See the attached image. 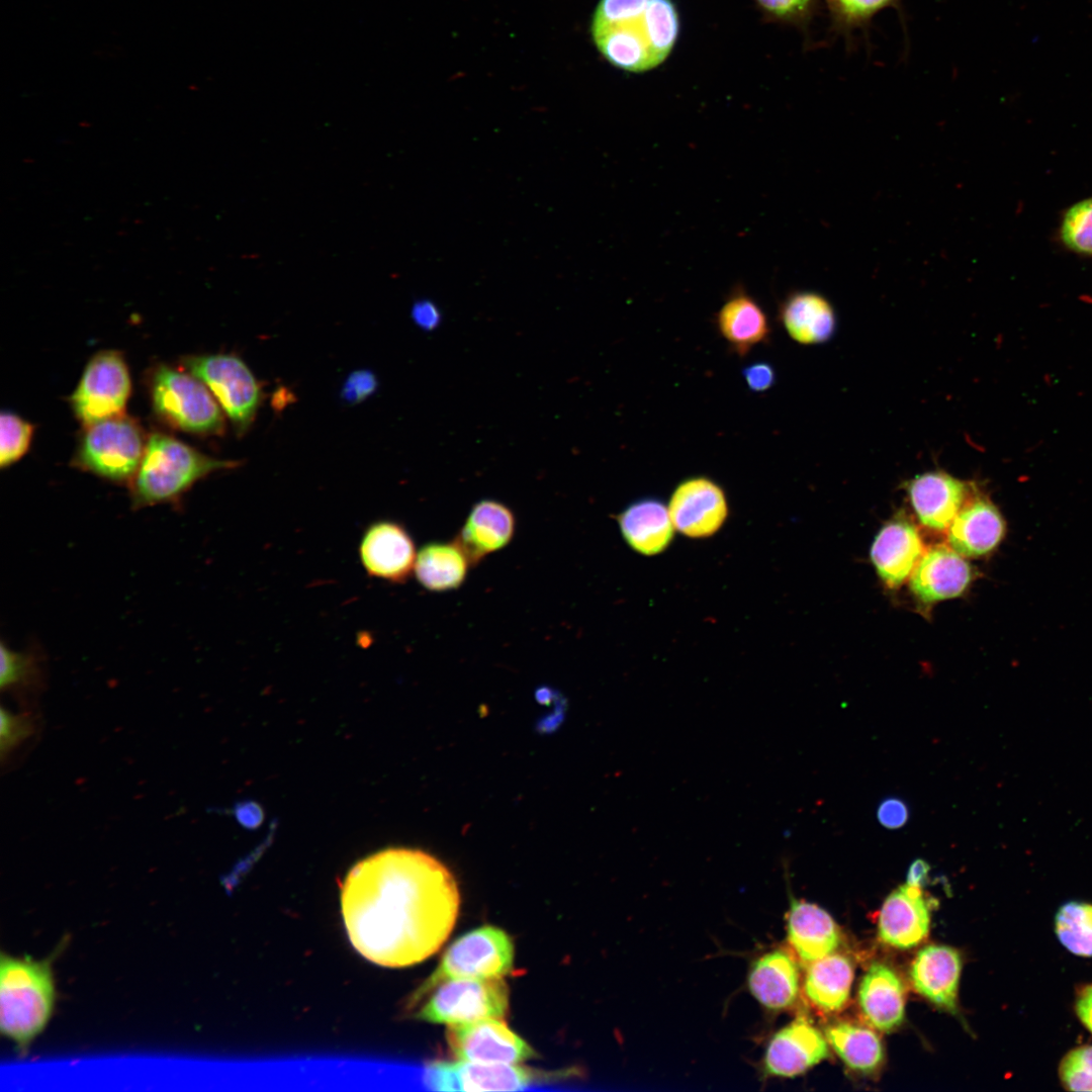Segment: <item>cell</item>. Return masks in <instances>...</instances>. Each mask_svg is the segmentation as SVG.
Masks as SVG:
<instances>
[{
	"mask_svg": "<svg viewBox=\"0 0 1092 1092\" xmlns=\"http://www.w3.org/2000/svg\"><path fill=\"white\" fill-rule=\"evenodd\" d=\"M510 989L503 978L453 979L439 984L416 1018L442 1024L503 1019L509 1012Z\"/></svg>",
	"mask_w": 1092,
	"mask_h": 1092,
	"instance_id": "obj_9",
	"label": "cell"
},
{
	"mask_svg": "<svg viewBox=\"0 0 1092 1092\" xmlns=\"http://www.w3.org/2000/svg\"><path fill=\"white\" fill-rule=\"evenodd\" d=\"M1076 1013L1082 1023L1092 1032V984L1085 986L1078 993Z\"/></svg>",
	"mask_w": 1092,
	"mask_h": 1092,
	"instance_id": "obj_44",
	"label": "cell"
},
{
	"mask_svg": "<svg viewBox=\"0 0 1092 1092\" xmlns=\"http://www.w3.org/2000/svg\"><path fill=\"white\" fill-rule=\"evenodd\" d=\"M1006 524L997 507L986 496L967 500L949 526L951 548L966 557L992 552L1005 536Z\"/></svg>",
	"mask_w": 1092,
	"mask_h": 1092,
	"instance_id": "obj_20",
	"label": "cell"
},
{
	"mask_svg": "<svg viewBox=\"0 0 1092 1092\" xmlns=\"http://www.w3.org/2000/svg\"><path fill=\"white\" fill-rule=\"evenodd\" d=\"M415 541L401 523L382 519L369 524L360 539L358 554L365 572L389 583H403L414 571Z\"/></svg>",
	"mask_w": 1092,
	"mask_h": 1092,
	"instance_id": "obj_13",
	"label": "cell"
},
{
	"mask_svg": "<svg viewBox=\"0 0 1092 1092\" xmlns=\"http://www.w3.org/2000/svg\"><path fill=\"white\" fill-rule=\"evenodd\" d=\"M831 30L846 38L856 29H864L873 17L889 7H898L900 0H825Z\"/></svg>",
	"mask_w": 1092,
	"mask_h": 1092,
	"instance_id": "obj_33",
	"label": "cell"
},
{
	"mask_svg": "<svg viewBox=\"0 0 1092 1092\" xmlns=\"http://www.w3.org/2000/svg\"><path fill=\"white\" fill-rule=\"evenodd\" d=\"M1060 1079L1067 1090L1092 1091V1045L1069 1052L1060 1064Z\"/></svg>",
	"mask_w": 1092,
	"mask_h": 1092,
	"instance_id": "obj_36",
	"label": "cell"
},
{
	"mask_svg": "<svg viewBox=\"0 0 1092 1092\" xmlns=\"http://www.w3.org/2000/svg\"><path fill=\"white\" fill-rule=\"evenodd\" d=\"M970 564L954 550L934 546L926 551L913 570L910 587L924 603L961 596L972 580Z\"/></svg>",
	"mask_w": 1092,
	"mask_h": 1092,
	"instance_id": "obj_19",
	"label": "cell"
},
{
	"mask_svg": "<svg viewBox=\"0 0 1092 1092\" xmlns=\"http://www.w3.org/2000/svg\"><path fill=\"white\" fill-rule=\"evenodd\" d=\"M241 464L238 460L205 455L172 436L153 433L147 439L142 461L130 481L132 509L177 503L198 480Z\"/></svg>",
	"mask_w": 1092,
	"mask_h": 1092,
	"instance_id": "obj_3",
	"label": "cell"
},
{
	"mask_svg": "<svg viewBox=\"0 0 1092 1092\" xmlns=\"http://www.w3.org/2000/svg\"><path fill=\"white\" fill-rule=\"evenodd\" d=\"M930 905L921 887L905 884L885 900L878 923L880 939L888 945L907 949L918 945L928 934Z\"/></svg>",
	"mask_w": 1092,
	"mask_h": 1092,
	"instance_id": "obj_17",
	"label": "cell"
},
{
	"mask_svg": "<svg viewBox=\"0 0 1092 1092\" xmlns=\"http://www.w3.org/2000/svg\"><path fill=\"white\" fill-rule=\"evenodd\" d=\"M961 970L962 959L958 950L945 945H928L917 953L910 977L922 996L956 1012Z\"/></svg>",
	"mask_w": 1092,
	"mask_h": 1092,
	"instance_id": "obj_23",
	"label": "cell"
},
{
	"mask_svg": "<svg viewBox=\"0 0 1092 1092\" xmlns=\"http://www.w3.org/2000/svg\"><path fill=\"white\" fill-rule=\"evenodd\" d=\"M770 17L788 23L806 24L817 12L819 0H755Z\"/></svg>",
	"mask_w": 1092,
	"mask_h": 1092,
	"instance_id": "obj_37",
	"label": "cell"
},
{
	"mask_svg": "<svg viewBox=\"0 0 1092 1092\" xmlns=\"http://www.w3.org/2000/svg\"><path fill=\"white\" fill-rule=\"evenodd\" d=\"M156 415L170 426L196 435H221L224 418L207 386L188 371L158 365L150 376Z\"/></svg>",
	"mask_w": 1092,
	"mask_h": 1092,
	"instance_id": "obj_6",
	"label": "cell"
},
{
	"mask_svg": "<svg viewBox=\"0 0 1092 1092\" xmlns=\"http://www.w3.org/2000/svg\"><path fill=\"white\" fill-rule=\"evenodd\" d=\"M56 999L51 963L5 953L0 960V1029L25 1055L46 1028Z\"/></svg>",
	"mask_w": 1092,
	"mask_h": 1092,
	"instance_id": "obj_4",
	"label": "cell"
},
{
	"mask_svg": "<svg viewBox=\"0 0 1092 1092\" xmlns=\"http://www.w3.org/2000/svg\"><path fill=\"white\" fill-rule=\"evenodd\" d=\"M716 324L721 336L739 355L765 342L770 334L767 316L760 304L745 291H735L722 304Z\"/></svg>",
	"mask_w": 1092,
	"mask_h": 1092,
	"instance_id": "obj_27",
	"label": "cell"
},
{
	"mask_svg": "<svg viewBox=\"0 0 1092 1092\" xmlns=\"http://www.w3.org/2000/svg\"><path fill=\"white\" fill-rule=\"evenodd\" d=\"M33 730L31 720L3 708L0 712V750L2 756L26 739Z\"/></svg>",
	"mask_w": 1092,
	"mask_h": 1092,
	"instance_id": "obj_39",
	"label": "cell"
},
{
	"mask_svg": "<svg viewBox=\"0 0 1092 1092\" xmlns=\"http://www.w3.org/2000/svg\"><path fill=\"white\" fill-rule=\"evenodd\" d=\"M742 373L747 387L753 392L766 391L776 381L775 370L767 362L751 363L743 369Z\"/></svg>",
	"mask_w": 1092,
	"mask_h": 1092,
	"instance_id": "obj_42",
	"label": "cell"
},
{
	"mask_svg": "<svg viewBox=\"0 0 1092 1092\" xmlns=\"http://www.w3.org/2000/svg\"><path fill=\"white\" fill-rule=\"evenodd\" d=\"M1060 237L1068 249L1092 255V197L1073 204L1065 212Z\"/></svg>",
	"mask_w": 1092,
	"mask_h": 1092,
	"instance_id": "obj_34",
	"label": "cell"
},
{
	"mask_svg": "<svg viewBox=\"0 0 1092 1092\" xmlns=\"http://www.w3.org/2000/svg\"><path fill=\"white\" fill-rule=\"evenodd\" d=\"M412 317L421 329L431 331L439 325L441 313L432 301L422 299L414 303Z\"/></svg>",
	"mask_w": 1092,
	"mask_h": 1092,
	"instance_id": "obj_43",
	"label": "cell"
},
{
	"mask_svg": "<svg viewBox=\"0 0 1092 1092\" xmlns=\"http://www.w3.org/2000/svg\"><path fill=\"white\" fill-rule=\"evenodd\" d=\"M32 669L33 659L31 655L14 651L2 643L0 669V687L2 690L25 680L32 672Z\"/></svg>",
	"mask_w": 1092,
	"mask_h": 1092,
	"instance_id": "obj_38",
	"label": "cell"
},
{
	"mask_svg": "<svg viewBox=\"0 0 1092 1092\" xmlns=\"http://www.w3.org/2000/svg\"><path fill=\"white\" fill-rule=\"evenodd\" d=\"M349 939L368 961L388 968L438 951L459 914L452 873L421 850L390 848L359 861L341 887Z\"/></svg>",
	"mask_w": 1092,
	"mask_h": 1092,
	"instance_id": "obj_1",
	"label": "cell"
},
{
	"mask_svg": "<svg viewBox=\"0 0 1092 1092\" xmlns=\"http://www.w3.org/2000/svg\"><path fill=\"white\" fill-rule=\"evenodd\" d=\"M753 997L771 1010L793 1005L800 988L799 969L787 951L775 949L759 957L748 974Z\"/></svg>",
	"mask_w": 1092,
	"mask_h": 1092,
	"instance_id": "obj_26",
	"label": "cell"
},
{
	"mask_svg": "<svg viewBox=\"0 0 1092 1092\" xmlns=\"http://www.w3.org/2000/svg\"><path fill=\"white\" fill-rule=\"evenodd\" d=\"M446 1040L459 1061L520 1064L537 1056L524 1038L495 1018L448 1025Z\"/></svg>",
	"mask_w": 1092,
	"mask_h": 1092,
	"instance_id": "obj_12",
	"label": "cell"
},
{
	"mask_svg": "<svg viewBox=\"0 0 1092 1092\" xmlns=\"http://www.w3.org/2000/svg\"><path fill=\"white\" fill-rule=\"evenodd\" d=\"M376 375L368 369L355 370L342 385L341 399L347 404H358L371 396L378 388Z\"/></svg>",
	"mask_w": 1092,
	"mask_h": 1092,
	"instance_id": "obj_40",
	"label": "cell"
},
{
	"mask_svg": "<svg viewBox=\"0 0 1092 1092\" xmlns=\"http://www.w3.org/2000/svg\"><path fill=\"white\" fill-rule=\"evenodd\" d=\"M930 866L922 858L915 859L907 872L906 883L912 886L922 887L928 878Z\"/></svg>",
	"mask_w": 1092,
	"mask_h": 1092,
	"instance_id": "obj_45",
	"label": "cell"
},
{
	"mask_svg": "<svg viewBox=\"0 0 1092 1092\" xmlns=\"http://www.w3.org/2000/svg\"><path fill=\"white\" fill-rule=\"evenodd\" d=\"M825 1037L845 1065L858 1073L871 1074L883 1062L882 1042L868 1027L839 1022L826 1028Z\"/></svg>",
	"mask_w": 1092,
	"mask_h": 1092,
	"instance_id": "obj_31",
	"label": "cell"
},
{
	"mask_svg": "<svg viewBox=\"0 0 1092 1092\" xmlns=\"http://www.w3.org/2000/svg\"><path fill=\"white\" fill-rule=\"evenodd\" d=\"M923 544L917 529L896 519L885 525L871 548V559L881 579L891 588L900 586L921 559Z\"/></svg>",
	"mask_w": 1092,
	"mask_h": 1092,
	"instance_id": "obj_21",
	"label": "cell"
},
{
	"mask_svg": "<svg viewBox=\"0 0 1092 1092\" xmlns=\"http://www.w3.org/2000/svg\"><path fill=\"white\" fill-rule=\"evenodd\" d=\"M33 426L10 412L0 417V465L2 468L18 461L28 450Z\"/></svg>",
	"mask_w": 1092,
	"mask_h": 1092,
	"instance_id": "obj_35",
	"label": "cell"
},
{
	"mask_svg": "<svg viewBox=\"0 0 1092 1092\" xmlns=\"http://www.w3.org/2000/svg\"><path fill=\"white\" fill-rule=\"evenodd\" d=\"M787 937L804 964H812L833 953L840 944L837 924L820 907L793 900L787 917Z\"/></svg>",
	"mask_w": 1092,
	"mask_h": 1092,
	"instance_id": "obj_24",
	"label": "cell"
},
{
	"mask_svg": "<svg viewBox=\"0 0 1092 1092\" xmlns=\"http://www.w3.org/2000/svg\"><path fill=\"white\" fill-rule=\"evenodd\" d=\"M829 1055L821 1032L804 1017L796 1018L770 1038L763 1057L766 1075L795 1077Z\"/></svg>",
	"mask_w": 1092,
	"mask_h": 1092,
	"instance_id": "obj_15",
	"label": "cell"
},
{
	"mask_svg": "<svg viewBox=\"0 0 1092 1092\" xmlns=\"http://www.w3.org/2000/svg\"><path fill=\"white\" fill-rule=\"evenodd\" d=\"M182 366L207 386L236 434L244 436L263 399L260 382L247 364L233 354H207L187 356Z\"/></svg>",
	"mask_w": 1092,
	"mask_h": 1092,
	"instance_id": "obj_8",
	"label": "cell"
},
{
	"mask_svg": "<svg viewBox=\"0 0 1092 1092\" xmlns=\"http://www.w3.org/2000/svg\"><path fill=\"white\" fill-rule=\"evenodd\" d=\"M858 1000L863 1017L879 1030L890 1031L904 1020V986L886 964L871 965L860 982Z\"/></svg>",
	"mask_w": 1092,
	"mask_h": 1092,
	"instance_id": "obj_25",
	"label": "cell"
},
{
	"mask_svg": "<svg viewBox=\"0 0 1092 1092\" xmlns=\"http://www.w3.org/2000/svg\"><path fill=\"white\" fill-rule=\"evenodd\" d=\"M1055 930L1070 952L1092 957V904L1070 901L1062 905L1055 917Z\"/></svg>",
	"mask_w": 1092,
	"mask_h": 1092,
	"instance_id": "obj_32",
	"label": "cell"
},
{
	"mask_svg": "<svg viewBox=\"0 0 1092 1092\" xmlns=\"http://www.w3.org/2000/svg\"><path fill=\"white\" fill-rule=\"evenodd\" d=\"M515 947L502 928L483 925L455 939L434 972L413 992L406 1003L414 1008L439 984L453 979L503 978L514 968Z\"/></svg>",
	"mask_w": 1092,
	"mask_h": 1092,
	"instance_id": "obj_5",
	"label": "cell"
},
{
	"mask_svg": "<svg viewBox=\"0 0 1092 1092\" xmlns=\"http://www.w3.org/2000/svg\"><path fill=\"white\" fill-rule=\"evenodd\" d=\"M128 368L119 352L93 356L70 396L72 408L84 427L123 415L130 394Z\"/></svg>",
	"mask_w": 1092,
	"mask_h": 1092,
	"instance_id": "obj_11",
	"label": "cell"
},
{
	"mask_svg": "<svg viewBox=\"0 0 1092 1092\" xmlns=\"http://www.w3.org/2000/svg\"><path fill=\"white\" fill-rule=\"evenodd\" d=\"M667 507L674 529L689 538H707L716 534L729 512L725 491L706 476L680 481Z\"/></svg>",
	"mask_w": 1092,
	"mask_h": 1092,
	"instance_id": "obj_14",
	"label": "cell"
},
{
	"mask_svg": "<svg viewBox=\"0 0 1092 1092\" xmlns=\"http://www.w3.org/2000/svg\"><path fill=\"white\" fill-rule=\"evenodd\" d=\"M971 484L944 471H928L907 482L906 490L920 523L933 530L950 526L970 498Z\"/></svg>",
	"mask_w": 1092,
	"mask_h": 1092,
	"instance_id": "obj_16",
	"label": "cell"
},
{
	"mask_svg": "<svg viewBox=\"0 0 1092 1092\" xmlns=\"http://www.w3.org/2000/svg\"><path fill=\"white\" fill-rule=\"evenodd\" d=\"M85 428L73 464L111 482L130 483L148 439L140 425L120 415Z\"/></svg>",
	"mask_w": 1092,
	"mask_h": 1092,
	"instance_id": "obj_7",
	"label": "cell"
},
{
	"mask_svg": "<svg viewBox=\"0 0 1092 1092\" xmlns=\"http://www.w3.org/2000/svg\"><path fill=\"white\" fill-rule=\"evenodd\" d=\"M853 979L850 961L831 953L810 964L804 992L811 1004L823 1012H837L847 1003Z\"/></svg>",
	"mask_w": 1092,
	"mask_h": 1092,
	"instance_id": "obj_30",
	"label": "cell"
},
{
	"mask_svg": "<svg viewBox=\"0 0 1092 1092\" xmlns=\"http://www.w3.org/2000/svg\"><path fill=\"white\" fill-rule=\"evenodd\" d=\"M877 818L884 827L898 829L907 823L909 808L902 799L889 797L878 806Z\"/></svg>",
	"mask_w": 1092,
	"mask_h": 1092,
	"instance_id": "obj_41",
	"label": "cell"
},
{
	"mask_svg": "<svg viewBox=\"0 0 1092 1092\" xmlns=\"http://www.w3.org/2000/svg\"><path fill=\"white\" fill-rule=\"evenodd\" d=\"M568 1070L543 1071L520 1064L435 1061L425 1072V1084L436 1091H517L572 1076Z\"/></svg>",
	"mask_w": 1092,
	"mask_h": 1092,
	"instance_id": "obj_10",
	"label": "cell"
},
{
	"mask_svg": "<svg viewBox=\"0 0 1092 1092\" xmlns=\"http://www.w3.org/2000/svg\"><path fill=\"white\" fill-rule=\"evenodd\" d=\"M617 523L628 546L645 556L666 550L675 531L668 507L651 496L630 503L617 516Z\"/></svg>",
	"mask_w": 1092,
	"mask_h": 1092,
	"instance_id": "obj_22",
	"label": "cell"
},
{
	"mask_svg": "<svg viewBox=\"0 0 1092 1092\" xmlns=\"http://www.w3.org/2000/svg\"><path fill=\"white\" fill-rule=\"evenodd\" d=\"M780 318L789 336L803 345L826 342L836 326L829 301L812 291L791 294L780 308Z\"/></svg>",
	"mask_w": 1092,
	"mask_h": 1092,
	"instance_id": "obj_28",
	"label": "cell"
},
{
	"mask_svg": "<svg viewBox=\"0 0 1092 1092\" xmlns=\"http://www.w3.org/2000/svg\"><path fill=\"white\" fill-rule=\"evenodd\" d=\"M469 564L455 540L429 542L417 553L414 573L424 588L443 593L456 589L464 582Z\"/></svg>",
	"mask_w": 1092,
	"mask_h": 1092,
	"instance_id": "obj_29",
	"label": "cell"
},
{
	"mask_svg": "<svg viewBox=\"0 0 1092 1092\" xmlns=\"http://www.w3.org/2000/svg\"><path fill=\"white\" fill-rule=\"evenodd\" d=\"M590 36L612 66L644 73L670 55L679 32L672 0H599L590 19Z\"/></svg>",
	"mask_w": 1092,
	"mask_h": 1092,
	"instance_id": "obj_2",
	"label": "cell"
},
{
	"mask_svg": "<svg viewBox=\"0 0 1092 1092\" xmlns=\"http://www.w3.org/2000/svg\"><path fill=\"white\" fill-rule=\"evenodd\" d=\"M515 532L513 511L500 502L485 498L473 505L455 541L470 564L476 565L487 555L505 548Z\"/></svg>",
	"mask_w": 1092,
	"mask_h": 1092,
	"instance_id": "obj_18",
	"label": "cell"
}]
</instances>
